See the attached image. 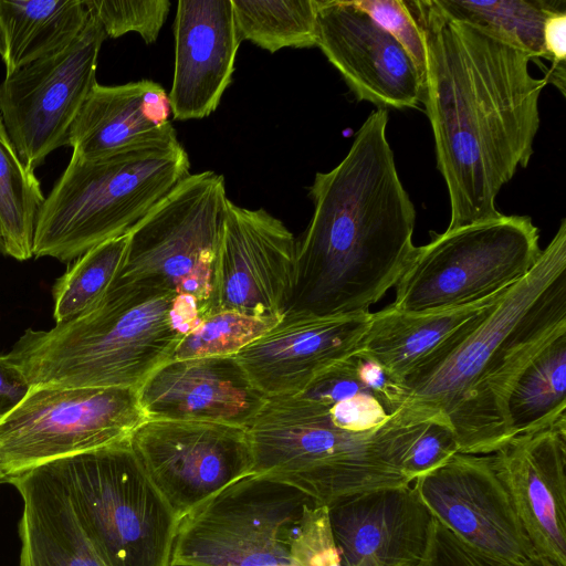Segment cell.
<instances>
[{
  "instance_id": "obj_27",
  "label": "cell",
  "mask_w": 566,
  "mask_h": 566,
  "mask_svg": "<svg viewBox=\"0 0 566 566\" xmlns=\"http://www.w3.org/2000/svg\"><path fill=\"white\" fill-rule=\"evenodd\" d=\"M566 418V332L552 338L516 379L505 405L509 439Z\"/></svg>"
},
{
  "instance_id": "obj_14",
  "label": "cell",
  "mask_w": 566,
  "mask_h": 566,
  "mask_svg": "<svg viewBox=\"0 0 566 566\" xmlns=\"http://www.w3.org/2000/svg\"><path fill=\"white\" fill-rule=\"evenodd\" d=\"M296 240L264 209L229 200L220 232L209 311L281 318L294 290Z\"/></svg>"
},
{
  "instance_id": "obj_4",
  "label": "cell",
  "mask_w": 566,
  "mask_h": 566,
  "mask_svg": "<svg viewBox=\"0 0 566 566\" xmlns=\"http://www.w3.org/2000/svg\"><path fill=\"white\" fill-rule=\"evenodd\" d=\"M422 423L394 421L370 432L336 427L324 407L298 395L270 398L248 436L252 472L290 484L319 504L410 485L399 463Z\"/></svg>"
},
{
  "instance_id": "obj_1",
  "label": "cell",
  "mask_w": 566,
  "mask_h": 566,
  "mask_svg": "<svg viewBox=\"0 0 566 566\" xmlns=\"http://www.w3.org/2000/svg\"><path fill=\"white\" fill-rule=\"evenodd\" d=\"M406 4L424 39L422 98L450 201L447 229L500 217L496 197L526 168L546 80L525 52L447 15L434 0Z\"/></svg>"
},
{
  "instance_id": "obj_10",
  "label": "cell",
  "mask_w": 566,
  "mask_h": 566,
  "mask_svg": "<svg viewBox=\"0 0 566 566\" xmlns=\"http://www.w3.org/2000/svg\"><path fill=\"white\" fill-rule=\"evenodd\" d=\"M228 202L222 175L189 174L129 229L115 281L158 282L197 300L207 315Z\"/></svg>"
},
{
  "instance_id": "obj_29",
  "label": "cell",
  "mask_w": 566,
  "mask_h": 566,
  "mask_svg": "<svg viewBox=\"0 0 566 566\" xmlns=\"http://www.w3.org/2000/svg\"><path fill=\"white\" fill-rule=\"evenodd\" d=\"M34 170L19 157L0 115V253L18 261L33 256L38 212L44 201Z\"/></svg>"
},
{
  "instance_id": "obj_38",
  "label": "cell",
  "mask_w": 566,
  "mask_h": 566,
  "mask_svg": "<svg viewBox=\"0 0 566 566\" xmlns=\"http://www.w3.org/2000/svg\"><path fill=\"white\" fill-rule=\"evenodd\" d=\"M421 566H511L473 549L433 518L428 551ZM534 566H552L539 562Z\"/></svg>"
},
{
  "instance_id": "obj_18",
  "label": "cell",
  "mask_w": 566,
  "mask_h": 566,
  "mask_svg": "<svg viewBox=\"0 0 566 566\" xmlns=\"http://www.w3.org/2000/svg\"><path fill=\"white\" fill-rule=\"evenodd\" d=\"M491 460L537 556L566 566V418L512 438Z\"/></svg>"
},
{
  "instance_id": "obj_5",
  "label": "cell",
  "mask_w": 566,
  "mask_h": 566,
  "mask_svg": "<svg viewBox=\"0 0 566 566\" xmlns=\"http://www.w3.org/2000/svg\"><path fill=\"white\" fill-rule=\"evenodd\" d=\"M189 168L177 137L94 160L71 158L38 212L33 256L71 262L127 233Z\"/></svg>"
},
{
  "instance_id": "obj_13",
  "label": "cell",
  "mask_w": 566,
  "mask_h": 566,
  "mask_svg": "<svg viewBox=\"0 0 566 566\" xmlns=\"http://www.w3.org/2000/svg\"><path fill=\"white\" fill-rule=\"evenodd\" d=\"M129 444L179 521L252 474L248 428L197 420L147 419Z\"/></svg>"
},
{
  "instance_id": "obj_12",
  "label": "cell",
  "mask_w": 566,
  "mask_h": 566,
  "mask_svg": "<svg viewBox=\"0 0 566 566\" xmlns=\"http://www.w3.org/2000/svg\"><path fill=\"white\" fill-rule=\"evenodd\" d=\"M105 31L91 13L62 50L28 64L0 83V115L20 159L32 170L65 146L92 88Z\"/></svg>"
},
{
  "instance_id": "obj_25",
  "label": "cell",
  "mask_w": 566,
  "mask_h": 566,
  "mask_svg": "<svg viewBox=\"0 0 566 566\" xmlns=\"http://www.w3.org/2000/svg\"><path fill=\"white\" fill-rule=\"evenodd\" d=\"M503 292L462 306L427 312L410 313L386 306L371 313L358 352L378 361L401 386L433 349Z\"/></svg>"
},
{
  "instance_id": "obj_22",
  "label": "cell",
  "mask_w": 566,
  "mask_h": 566,
  "mask_svg": "<svg viewBox=\"0 0 566 566\" xmlns=\"http://www.w3.org/2000/svg\"><path fill=\"white\" fill-rule=\"evenodd\" d=\"M147 419L197 420L248 428L268 398L233 356L171 359L137 389Z\"/></svg>"
},
{
  "instance_id": "obj_21",
  "label": "cell",
  "mask_w": 566,
  "mask_h": 566,
  "mask_svg": "<svg viewBox=\"0 0 566 566\" xmlns=\"http://www.w3.org/2000/svg\"><path fill=\"white\" fill-rule=\"evenodd\" d=\"M241 41L231 0L178 1L168 93L175 119H201L217 109L232 81Z\"/></svg>"
},
{
  "instance_id": "obj_19",
  "label": "cell",
  "mask_w": 566,
  "mask_h": 566,
  "mask_svg": "<svg viewBox=\"0 0 566 566\" xmlns=\"http://www.w3.org/2000/svg\"><path fill=\"white\" fill-rule=\"evenodd\" d=\"M563 332H566V275L532 306L450 417L459 453L492 454L510 440L505 426L510 391L536 354Z\"/></svg>"
},
{
  "instance_id": "obj_39",
  "label": "cell",
  "mask_w": 566,
  "mask_h": 566,
  "mask_svg": "<svg viewBox=\"0 0 566 566\" xmlns=\"http://www.w3.org/2000/svg\"><path fill=\"white\" fill-rule=\"evenodd\" d=\"M356 376L385 407L391 416L397 412L403 400L401 386L375 359L357 352L353 356Z\"/></svg>"
},
{
  "instance_id": "obj_6",
  "label": "cell",
  "mask_w": 566,
  "mask_h": 566,
  "mask_svg": "<svg viewBox=\"0 0 566 566\" xmlns=\"http://www.w3.org/2000/svg\"><path fill=\"white\" fill-rule=\"evenodd\" d=\"M54 462L104 566H170L179 518L129 439Z\"/></svg>"
},
{
  "instance_id": "obj_26",
  "label": "cell",
  "mask_w": 566,
  "mask_h": 566,
  "mask_svg": "<svg viewBox=\"0 0 566 566\" xmlns=\"http://www.w3.org/2000/svg\"><path fill=\"white\" fill-rule=\"evenodd\" d=\"M84 0H0V54L6 75L62 50L85 28Z\"/></svg>"
},
{
  "instance_id": "obj_9",
  "label": "cell",
  "mask_w": 566,
  "mask_h": 566,
  "mask_svg": "<svg viewBox=\"0 0 566 566\" xmlns=\"http://www.w3.org/2000/svg\"><path fill=\"white\" fill-rule=\"evenodd\" d=\"M314 502L279 480L247 475L179 521L170 566H292L293 537Z\"/></svg>"
},
{
  "instance_id": "obj_23",
  "label": "cell",
  "mask_w": 566,
  "mask_h": 566,
  "mask_svg": "<svg viewBox=\"0 0 566 566\" xmlns=\"http://www.w3.org/2000/svg\"><path fill=\"white\" fill-rule=\"evenodd\" d=\"M168 93L149 80L96 84L69 132L65 146L77 160H94L146 143L177 137Z\"/></svg>"
},
{
  "instance_id": "obj_28",
  "label": "cell",
  "mask_w": 566,
  "mask_h": 566,
  "mask_svg": "<svg viewBox=\"0 0 566 566\" xmlns=\"http://www.w3.org/2000/svg\"><path fill=\"white\" fill-rule=\"evenodd\" d=\"M450 18L470 23L494 38L544 59L543 34L547 18L566 11L565 0H434Z\"/></svg>"
},
{
  "instance_id": "obj_3",
  "label": "cell",
  "mask_w": 566,
  "mask_h": 566,
  "mask_svg": "<svg viewBox=\"0 0 566 566\" xmlns=\"http://www.w3.org/2000/svg\"><path fill=\"white\" fill-rule=\"evenodd\" d=\"M203 317L197 300L149 281H115L86 314L28 328L4 355L31 386L138 389Z\"/></svg>"
},
{
  "instance_id": "obj_32",
  "label": "cell",
  "mask_w": 566,
  "mask_h": 566,
  "mask_svg": "<svg viewBox=\"0 0 566 566\" xmlns=\"http://www.w3.org/2000/svg\"><path fill=\"white\" fill-rule=\"evenodd\" d=\"M306 399L324 407L331 421L349 432L378 430L391 418L380 401L358 380L352 363L342 364L322 375L311 386Z\"/></svg>"
},
{
  "instance_id": "obj_17",
  "label": "cell",
  "mask_w": 566,
  "mask_h": 566,
  "mask_svg": "<svg viewBox=\"0 0 566 566\" xmlns=\"http://www.w3.org/2000/svg\"><path fill=\"white\" fill-rule=\"evenodd\" d=\"M371 313L318 316L286 311L233 357L268 399L293 396L317 375L357 353Z\"/></svg>"
},
{
  "instance_id": "obj_2",
  "label": "cell",
  "mask_w": 566,
  "mask_h": 566,
  "mask_svg": "<svg viewBox=\"0 0 566 566\" xmlns=\"http://www.w3.org/2000/svg\"><path fill=\"white\" fill-rule=\"evenodd\" d=\"M387 125V109L371 112L343 160L315 175L310 187L314 211L296 241L286 311L318 316L370 312L413 255L416 209L399 178Z\"/></svg>"
},
{
  "instance_id": "obj_36",
  "label": "cell",
  "mask_w": 566,
  "mask_h": 566,
  "mask_svg": "<svg viewBox=\"0 0 566 566\" xmlns=\"http://www.w3.org/2000/svg\"><path fill=\"white\" fill-rule=\"evenodd\" d=\"M460 452L453 428L443 421H426L400 460V471L411 484Z\"/></svg>"
},
{
  "instance_id": "obj_7",
  "label": "cell",
  "mask_w": 566,
  "mask_h": 566,
  "mask_svg": "<svg viewBox=\"0 0 566 566\" xmlns=\"http://www.w3.org/2000/svg\"><path fill=\"white\" fill-rule=\"evenodd\" d=\"M541 252L538 228L527 216L447 229L416 247L390 305L416 313L494 296L522 279Z\"/></svg>"
},
{
  "instance_id": "obj_40",
  "label": "cell",
  "mask_w": 566,
  "mask_h": 566,
  "mask_svg": "<svg viewBox=\"0 0 566 566\" xmlns=\"http://www.w3.org/2000/svg\"><path fill=\"white\" fill-rule=\"evenodd\" d=\"M544 59L552 62L544 78L565 96L566 80V11L551 14L544 25Z\"/></svg>"
},
{
  "instance_id": "obj_34",
  "label": "cell",
  "mask_w": 566,
  "mask_h": 566,
  "mask_svg": "<svg viewBox=\"0 0 566 566\" xmlns=\"http://www.w3.org/2000/svg\"><path fill=\"white\" fill-rule=\"evenodd\" d=\"M101 22L106 36L137 32L147 43L156 42L170 9L168 0H84Z\"/></svg>"
},
{
  "instance_id": "obj_20",
  "label": "cell",
  "mask_w": 566,
  "mask_h": 566,
  "mask_svg": "<svg viewBox=\"0 0 566 566\" xmlns=\"http://www.w3.org/2000/svg\"><path fill=\"white\" fill-rule=\"evenodd\" d=\"M342 566H421L433 517L415 488L354 494L329 505Z\"/></svg>"
},
{
  "instance_id": "obj_41",
  "label": "cell",
  "mask_w": 566,
  "mask_h": 566,
  "mask_svg": "<svg viewBox=\"0 0 566 566\" xmlns=\"http://www.w3.org/2000/svg\"><path fill=\"white\" fill-rule=\"evenodd\" d=\"M31 387L19 367L0 356V421L27 397Z\"/></svg>"
},
{
  "instance_id": "obj_31",
  "label": "cell",
  "mask_w": 566,
  "mask_h": 566,
  "mask_svg": "<svg viewBox=\"0 0 566 566\" xmlns=\"http://www.w3.org/2000/svg\"><path fill=\"white\" fill-rule=\"evenodd\" d=\"M128 234L104 241L75 259L52 289L55 324L73 321L95 307L117 279Z\"/></svg>"
},
{
  "instance_id": "obj_15",
  "label": "cell",
  "mask_w": 566,
  "mask_h": 566,
  "mask_svg": "<svg viewBox=\"0 0 566 566\" xmlns=\"http://www.w3.org/2000/svg\"><path fill=\"white\" fill-rule=\"evenodd\" d=\"M413 482L432 517L473 549L511 566L542 562L491 454L457 453Z\"/></svg>"
},
{
  "instance_id": "obj_30",
  "label": "cell",
  "mask_w": 566,
  "mask_h": 566,
  "mask_svg": "<svg viewBox=\"0 0 566 566\" xmlns=\"http://www.w3.org/2000/svg\"><path fill=\"white\" fill-rule=\"evenodd\" d=\"M241 40L275 53L317 44V0H231Z\"/></svg>"
},
{
  "instance_id": "obj_35",
  "label": "cell",
  "mask_w": 566,
  "mask_h": 566,
  "mask_svg": "<svg viewBox=\"0 0 566 566\" xmlns=\"http://www.w3.org/2000/svg\"><path fill=\"white\" fill-rule=\"evenodd\" d=\"M292 566H342L327 505L305 506L291 545Z\"/></svg>"
},
{
  "instance_id": "obj_8",
  "label": "cell",
  "mask_w": 566,
  "mask_h": 566,
  "mask_svg": "<svg viewBox=\"0 0 566 566\" xmlns=\"http://www.w3.org/2000/svg\"><path fill=\"white\" fill-rule=\"evenodd\" d=\"M564 275L565 219L522 279L444 339L403 379V400L392 419L402 426L426 421L450 424V417L486 371L500 347L541 296Z\"/></svg>"
},
{
  "instance_id": "obj_11",
  "label": "cell",
  "mask_w": 566,
  "mask_h": 566,
  "mask_svg": "<svg viewBox=\"0 0 566 566\" xmlns=\"http://www.w3.org/2000/svg\"><path fill=\"white\" fill-rule=\"evenodd\" d=\"M146 420L136 389L32 386L0 421V484L57 459L128 440Z\"/></svg>"
},
{
  "instance_id": "obj_16",
  "label": "cell",
  "mask_w": 566,
  "mask_h": 566,
  "mask_svg": "<svg viewBox=\"0 0 566 566\" xmlns=\"http://www.w3.org/2000/svg\"><path fill=\"white\" fill-rule=\"evenodd\" d=\"M317 44L357 101L417 108L422 78L405 49L350 0H317Z\"/></svg>"
},
{
  "instance_id": "obj_33",
  "label": "cell",
  "mask_w": 566,
  "mask_h": 566,
  "mask_svg": "<svg viewBox=\"0 0 566 566\" xmlns=\"http://www.w3.org/2000/svg\"><path fill=\"white\" fill-rule=\"evenodd\" d=\"M279 319L235 311L209 313L180 340L171 359L234 356L265 334Z\"/></svg>"
},
{
  "instance_id": "obj_24",
  "label": "cell",
  "mask_w": 566,
  "mask_h": 566,
  "mask_svg": "<svg viewBox=\"0 0 566 566\" xmlns=\"http://www.w3.org/2000/svg\"><path fill=\"white\" fill-rule=\"evenodd\" d=\"M23 502L20 566H104L54 461L10 482Z\"/></svg>"
},
{
  "instance_id": "obj_37",
  "label": "cell",
  "mask_w": 566,
  "mask_h": 566,
  "mask_svg": "<svg viewBox=\"0 0 566 566\" xmlns=\"http://www.w3.org/2000/svg\"><path fill=\"white\" fill-rule=\"evenodd\" d=\"M387 31L408 53L423 85L426 73V45L423 34L403 0H350Z\"/></svg>"
}]
</instances>
